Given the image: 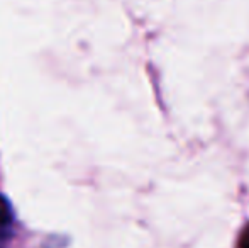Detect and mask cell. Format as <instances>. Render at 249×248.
<instances>
[{
	"label": "cell",
	"mask_w": 249,
	"mask_h": 248,
	"mask_svg": "<svg viewBox=\"0 0 249 248\" xmlns=\"http://www.w3.org/2000/svg\"><path fill=\"white\" fill-rule=\"evenodd\" d=\"M14 225V211L9 199L3 194H0V238L9 235Z\"/></svg>",
	"instance_id": "obj_1"
}]
</instances>
